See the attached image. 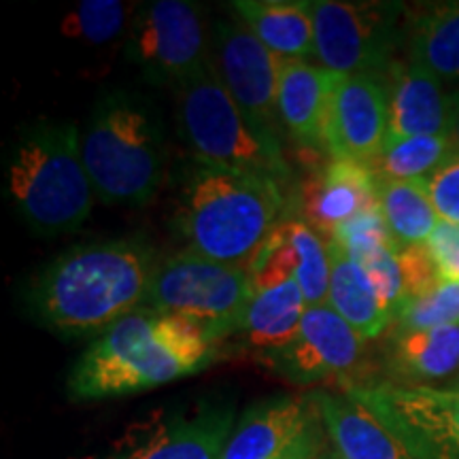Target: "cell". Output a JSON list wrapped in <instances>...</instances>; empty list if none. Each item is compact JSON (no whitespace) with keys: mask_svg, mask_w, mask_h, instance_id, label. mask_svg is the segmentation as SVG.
Returning <instances> with one entry per match:
<instances>
[{"mask_svg":"<svg viewBox=\"0 0 459 459\" xmlns=\"http://www.w3.org/2000/svg\"><path fill=\"white\" fill-rule=\"evenodd\" d=\"M156 268L136 238L77 245L34 274L28 313L62 338L100 336L145 304Z\"/></svg>","mask_w":459,"mask_h":459,"instance_id":"6da1fadb","label":"cell"},{"mask_svg":"<svg viewBox=\"0 0 459 459\" xmlns=\"http://www.w3.org/2000/svg\"><path fill=\"white\" fill-rule=\"evenodd\" d=\"M215 347L183 319L141 307L96 336L68 377L74 402L119 398L196 375Z\"/></svg>","mask_w":459,"mask_h":459,"instance_id":"7a4b0ae2","label":"cell"},{"mask_svg":"<svg viewBox=\"0 0 459 459\" xmlns=\"http://www.w3.org/2000/svg\"><path fill=\"white\" fill-rule=\"evenodd\" d=\"M283 204V187L268 177L196 162L181 187L175 228L187 251L251 268L279 228Z\"/></svg>","mask_w":459,"mask_h":459,"instance_id":"3957f363","label":"cell"},{"mask_svg":"<svg viewBox=\"0 0 459 459\" xmlns=\"http://www.w3.org/2000/svg\"><path fill=\"white\" fill-rule=\"evenodd\" d=\"M82 158L102 204L152 203L164 179V124L134 91L100 96L82 132Z\"/></svg>","mask_w":459,"mask_h":459,"instance_id":"277c9868","label":"cell"},{"mask_svg":"<svg viewBox=\"0 0 459 459\" xmlns=\"http://www.w3.org/2000/svg\"><path fill=\"white\" fill-rule=\"evenodd\" d=\"M7 196L39 237L74 232L94 204L74 124L37 122L20 132L7 158Z\"/></svg>","mask_w":459,"mask_h":459,"instance_id":"5b68a950","label":"cell"},{"mask_svg":"<svg viewBox=\"0 0 459 459\" xmlns=\"http://www.w3.org/2000/svg\"><path fill=\"white\" fill-rule=\"evenodd\" d=\"M175 122L183 147L198 164L255 172L281 187L290 181L283 152L251 128L209 57L175 88Z\"/></svg>","mask_w":459,"mask_h":459,"instance_id":"8992f818","label":"cell"},{"mask_svg":"<svg viewBox=\"0 0 459 459\" xmlns=\"http://www.w3.org/2000/svg\"><path fill=\"white\" fill-rule=\"evenodd\" d=\"M251 296V268L209 260L186 249L158 264L145 307L183 319L215 347L238 334Z\"/></svg>","mask_w":459,"mask_h":459,"instance_id":"52a82bcc","label":"cell"},{"mask_svg":"<svg viewBox=\"0 0 459 459\" xmlns=\"http://www.w3.org/2000/svg\"><path fill=\"white\" fill-rule=\"evenodd\" d=\"M315 28V57L334 74L385 79L400 39V3L307 0Z\"/></svg>","mask_w":459,"mask_h":459,"instance_id":"ba28073f","label":"cell"},{"mask_svg":"<svg viewBox=\"0 0 459 459\" xmlns=\"http://www.w3.org/2000/svg\"><path fill=\"white\" fill-rule=\"evenodd\" d=\"M209 57V39L200 4L152 0L134 9L126 34V60L152 85H177Z\"/></svg>","mask_w":459,"mask_h":459,"instance_id":"9c48e42d","label":"cell"},{"mask_svg":"<svg viewBox=\"0 0 459 459\" xmlns=\"http://www.w3.org/2000/svg\"><path fill=\"white\" fill-rule=\"evenodd\" d=\"M347 394L375 412L412 459H459V389L372 383Z\"/></svg>","mask_w":459,"mask_h":459,"instance_id":"30bf717a","label":"cell"},{"mask_svg":"<svg viewBox=\"0 0 459 459\" xmlns=\"http://www.w3.org/2000/svg\"><path fill=\"white\" fill-rule=\"evenodd\" d=\"M209 62L251 128L281 149L277 108L281 57L264 48L240 22H217L209 37Z\"/></svg>","mask_w":459,"mask_h":459,"instance_id":"8fae6325","label":"cell"},{"mask_svg":"<svg viewBox=\"0 0 459 459\" xmlns=\"http://www.w3.org/2000/svg\"><path fill=\"white\" fill-rule=\"evenodd\" d=\"M254 296L238 338L255 353L271 355L300 332L308 304L294 273V255L283 230L277 228L251 264Z\"/></svg>","mask_w":459,"mask_h":459,"instance_id":"7c38bea8","label":"cell"},{"mask_svg":"<svg viewBox=\"0 0 459 459\" xmlns=\"http://www.w3.org/2000/svg\"><path fill=\"white\" fill-rule=\"evenodd\" d=\"M366 341L328 304L308 307L298 336L264 355L268 368L298 385L349 377L364 358Z\"/></svg>","mask_w":459,"mask_h":459,"instance_id":"4fadbf2b","label":"cell"},{"mask_svg":"<svg viewBox=\"0 0 459 459\" xmlns=\"http://www.w3.org/2000/svg\"><path fill=\"white\" fill-rule=\"evenodd\" d=\"M389 136L385 82L368 74H336L332 83L324 147L332 160L370 164Z\"/></svg>","mask_w":459,"mask_h":459,"instance_id":"5bb4252c","label":"cell"},{"mask_svg":"<svg viewBox=\"0 0 459 459\" xmlns=\"http://www.w3.org/2000/svg\"><path fill=\"white\" fill-rule=\"evenodd\" d=\"M234 426L232 402H200L132 436L111 459H221Z\"/></svg>","mask_w":459,"mask_h":459,"instance_id":"9a60e30c","label":"cell"},{"mask_svg":"<svg viewBox=\"0 0 459 459\" xmlns=\"http://www.w3.org/2000/svg\"><path fill=\"white\" fill-rule=\"evenodd\" d=\"M389 136L449 134V94L443 82L417 62H394L385 74Z\"/></svg>","mask_w":459,"mask_h":459,"instance_id":"2e32d148","label":"cell"},{"mask_svg":"<svg viewBox=\"0 0 459 459\" xmlns=\"http://www.w3.org/2000/svg\"><path fill=\"white\" fill-rule=\"evenodd\" d=\"M317 417L311 395H273L245 411L221 459H271L290 446Z\"/></svg>","mask_w":459,"mask_h":459,"instance_id":"e0dca14e","label":"cell"},{"mask_svg":"<svg viewBox=\"0 0 459 459\" xmlns=\"http://www.w3.org/2000/svg\"><path fill=\"white\" fill-rule=\"evenodd\" d=\"M377 186L370 164L332 160L317 179L304 187V221L332 238L344 221L378 204Z\"/></svg>","mask_w":459,"mask_h":459,"instance_id":"ac0fdd59","label":"cell"},{"mask_svg":"<svg viewBox=\"0 0 459 459\" xmlns=\"http://www.w3.org/2000/svg\"><path fill=\"white\" fill-rule=\"evenodd\" d=\"M334 73L308 60H281L277 108L287 134L304 147H324Z\"/></svg>","mask_w":459,"mask_h":459,"instance_id":"d6986e66","label":"cell"},{"mask_svg":"<svg viewBox=\"0 0 459 459\" xmlns=\"http://www.w3.org/2000/svg\"><path fill=\"white\" fill-rule=\"evenodd\" d=\"M311 398L342 459H412L385 423L351 394L321 389Z\"/></svg>","mask_w":459,"mask_h":459,"instance_id":"ffe728a7","label":"cell"},{"mask_svg":"<svg viewBox=\"0 0 459 459\" xmlns=\"http://www.w3.org/2000/svg\"><path fill=\"white\" fill-rule=\"evenodd\" d=\"M240 24L281 60L315 57V28L307 0H237Z\"/></svg>","mask_w":459,"mask_h":459,"instance_id":"44dd1931","label":"cell"},{"mask_svg":"<svg viewBox=\"0 0 459 459\" xmlns=\"http://www.w3.org/2000/svg\"><path fill=\"white\" fill-rule=\"evenodd\" d=\"M330 290L328 307L341 315L364 341L381 336L394 324L392 313L378 298L368 274L334 238H328Z\"/></svg>","mask_w":459,"mask_h":459,"instance_id":"7402d4cb","label":"cell"},{"mask_svg":"<svg viewBox=\"0 0 459 459\" xmlns=\"http://www.w3.org/2000/svg\"><path fill=\"white\" fill-rule=\"evenodd\" d=\"M392 364L411 385L451 377L459 370V324L440 328L395 332L392 342Z\"/></svg>","mask_w":459,"mask_h":459,"instance_id":"603a6c76","label":"cell"},{"mask_svg":"<svg viewBox=\"0 0 459 459\" xmlns=\"http://www.w3.org/2000/svg\"><path fill=\"white\" fill-rule=\"evenodd\" d=\"M409 60L440 82H459V3L429 4L409 22Z\"/></svg>","mask_w":459,"mask_h":459,"instance_id":"cb8c5ba5","label":"cell"},{"mask_svg":"<svg viewBox=\"0 0 459 459\" xmlns=\"http://www.w3.org/2000/svg\"><path fill=\"white\" fill-rule=\"evenodd\" d=\"M377 200L395 245L402 249L426 245L440 221L429 198L428 179L378 181Z\"/></svg>","mask_w":459,"mask_h":459,"instance_id":"d4e9b609","label":"cell"},{"mask_svg":"<svg viewBox=\"0 0 459 459\" xmlns=\"http://www.w3.org/2000/svg\"><path fill=\"white\" fill-rule=\"evenodd\" d=\"M449 134L387 139L370 162L378 181H421L455 152Z\"/></svg>","mask_w":459,"mask_h":459,"instance_id":"484cf974","label":"cell"},{"mask_svg":"<svg viewBox=\"0 0 459 459\" xmlns=\"http://www.w3.org/2000/svg\"><path fill=\"white\" fill-rule=\"evenodd\" d=\"M287 245L294 255V273L308 307L328 304L330 290V255L328 240L321 238L317 230L304 220L285 221L283 226Z\"/></svg>","mask_w":459,"mask_h":459,"instance_id":"4316f807","label":"cell"},{"mask_svg":"<svg viewBox=\"0 0 459 459\" xmlns=\"http://www.w3.org/2000/svg\"><path fill=\"white\" fill-rule=\"evenodd\" d=\"M395 332H415L459 324V281L438 279L400 308L394 317Z\"/></svg>","mask_w":459,"mask_h":459,"instance_id":"83f0119b","label":"cell"},{"mask_svg":"<svg viewBox=\"0 0 459 459\" xmlns=\"http://www.w3.org/2000/svg\"><path fill=\"white\" fill-rule=\"evenodd\" d=\"M128 13L130 7L119 0H82L62 20L60 30L68 39L102 45L122 34Z\"/></svg>","mask_w":459,"mask_h":459,"instance_id":"f1b7e54d","label":"cell"},{"mask_svg":"<svg viewBox=\"0 0 459 459\" xmlns=\"http://www.w3.org/2000/svg\"><path fill=\"white\" fill-rule=\"evenodd\" d=\"M400 251L402 247L392 243L351 255L361 266V271L368 274L370 283L375 285L378 298L389 308L392 317H395L400 308L409 302V287H406Z\"/></svg>","mask_w":459,"mask_h":459,"instance_id":"f546056e","label":"cell"},{"mask_svg":"<svg viewBox=\"0 0 459 459\" xmlns=\"http://www.w3.org/2000/svg\"><path fill=\"white\" fill-rule=\"evenodd\" d=\"M332 238H334L349 255L361 254V251L375 249V247L381 245L395 243L378 204L370 206V209L361 211V213L351 217L349 221H344Z\"/></svg>","mask_w":459,"mask_h":459,"instance_id":"4dcf8cb0","label":"cell"},{"mask_svg":"<svg viewBox=\"0 0 459 459\" xmlns=\"http://www.w3.org/2000/svg\"><path fill=\"white\" fill-rule=\"evenodd\" d=\"M428 189L440 220L459 226V149L428 177Z\"/></svg>","mask_w":459,"mask_h":459,"instance_id":"1f68e13d","label":"cell"},{"mask_svg":"<svg viewBox=\"0 0 459 459\" xmlns=\"http://www.w3.org/2000/svg\"><path fill=\"white\" fill-rule=\"evenodd\" d=\"M426 249L440 279H453V268L459 255V226L440 220L432 237L428 238Z\"/></svg>","mask_w":459,"mask_h":459,"instance_id":"d6a6232c","label":"cell"},{"mask_svg":"<svg viewBox=\"0 0 459 459\" xmlns=\"http://www.w3.org/2000/svg\"><path fill=\"white\" fill-rule=\"evenodd\" d=\"M321 429L324 426H321V419L317 415L294 443L271 459H317L321 451Z\"/></svg>","mask_w":459,"mask_h":459,"instance_id":"836d02e7","label":"cell"},{"mask_svg":"<svg viewBox=\"0 0 459 459\" xmlns=\"http://www.w3.org/2000/svg\"><path fill=\"white\" fill-rule=\"evenodd\" d=\"M449 136L453 145L459 149V90L449 94Z\"/></svg>","mask_w":459,"mask_h":459,"instance_id":"e575fe53","label":"cell"},{"mask_svg":"<svg viewBox=\"0 0 459 459\" xmlns=\"http://www.w3.org/2000/svg\"><path fill=\"white\" fill-rule=\"evenodd\" d=\"M453 279L459 281V255H457V260H455V268H453Z\"/></svg>","mask_w":459,"mask_h":459,"instance_id":"d590c367","label":"cell"},{"mask_svg":"<svg viewBox=\"0 0 459 459\" xmlns=\"http://www.w3.org/2000/svg\"><path fill=\"white\" fill-rule=\"evenodd\" d=\"M338 459H342V457H338Z\"/></svg>","mask_w":459,"mask_h":459,"instance_id":"8d00e7d4","label":"cell"}]
</instances>
